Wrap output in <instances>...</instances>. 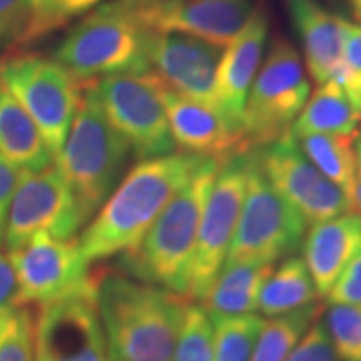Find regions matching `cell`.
<instances>
[{"label": "cell", "mask_w": 361, "mask_h": 361, "mask_svg": "<svg viewBox=\"0 0 361 361\" xmlns=\"http://www.w3.org/2000/svg\"><path fill=\"white\" fill-rule=\"evenodd\" d=\"M328 305H356L361 306V250L346 264L340 278L328 291Z\"/></svg>", "instance_id": "cell-34"}, {"label": "cell", "mask_w": 361, "mask_h": 361, "mask_svg": "<svg viewBox=\"0 0 361 361\" xmlns=\"http://www.w3.org/2000/svg\"><path fill=\"white\" fill-rule=\"evenodd\" d=\"M322 322L341 361H361V306L328 305Z\"/></svg>", "instance_id": "cell-29"}, {"label": "cell", "mask_w": 361, "mask_h": 361, "mask_svg": "<svg viewBox=\"0 0 361 361\" xmlns=\"http://www.w3.org/2000/svg\"><path fill=\"white\" fill-rule=\"evenodd\" d=\"M269 8L256 0L250 19L236 37L226 45L216 75L218 109L233 124L243 129V111L268 45Z\"/></svg>", "instance_id": "cell-18"}, {"label": "cell", "mask_w": 361, "mask_h": 361, "mask_svg": "<svg viewBox=\"0 0 361 361\" xmlns=\"http://www.w3.org/2000/svg\"><path fill=\"white\" fill-rule=\"evenodd\" d=\"M129 154V144L104 114L94 80L84 82L69 135L56 162L85 221L121 183Z\"/></svg>", "instance_id": "cell-4"}, {"label": "cell", "mask_w": 361, "mask_h": 361, "mask_svg": "<svg viewBox=\"0 0 361 361\" xmlns=\"http://www.w3.org/2000/svg\"><path fill=\"white\" fill-rule=\"evenodd\" d=\"M355 149H356V156H358V162H361V133L358 134L355 141Z\"/></svg>", "instance_id": "cell-40"}, {"label": "cell", "mask_w": 361, "mask_h": 361, "mask_svg": "<svg viewBox=\"0 0 361 361\" xmlns=\"http://www.w3.org/2000/svg\"><path fill=\"white\" fill-rule=\"evenodd\" d=\"M256 0H139L146 30L180 32L226 47L250 19Z\"/></svg>", "instance_id": "cell-16"}, {"label": "cell", "mask_w": 361, "mask_h": 361, "mask_svg": "<svg viewBox=\"0 0 361 361\" xmlns=\"http://www.w3.org/2000/svg\"><path fill=\"white\" fill-rule=\"evenodd\" d=\"M206 159L174 151L133 166L80 234L79 246L85 261L97 263L134 251Z\"/></svg>", "instance_id": "cell-1"}, {"label": "cell", "mask_w": 361, "mask_h": 361, "mask_svg": "<svg viewBox=\"0 0 361 361\" xmlns=\"http://www.w3.org/2000/svg\"><path fill=\"white\" fill-rule=\"evenodd\" d=\"M219 164L207 157L164 207L139 246L121 256L126 274L188 298L189 268L201 216Z\"/></svg>", "instance_id": "cell-3"}, {"label": "cell", "mask_w": 361, "mask_h": 361, "mask_svg": "<svg viewBox=\"0 0 361 361\" xmlns=\"http://www.w3.org/2000/svg\"><path fill=\"white\" fill-rule=\"evenodd\" d=\"M87 223L57 166L42 171H20L8 207L4 243L7 252L20 250L37 233L74 239Z\"/></svg>", "instance_id": "cell-12"}, {"label": "cell", "mask_w": 361, "mask_h": 361, "mask_svg": "<svg viewBox=\"0 0 361 361\" xmlns=\"http://www.w3.org/2000/svg\"><path fill=\"white\" fill-rule=\"evenodd\" d=\"M102 2L106 0H35L34 20L27 45L61 29L75 17L84 16L101 6Z\"/></svg>", "instance_id": "cell-31"}, {"label": "cell", "mask_w": 361, "mask_h": 361, "mask_svg": "<svg viewBox=\"0 0 361 361\" xmlns=\"http://www.w3.org/2000/svg\"><path fill=\"white\" fill-rule=\"evenodd\" d=\"M35 12V0H0V51L25 47Z\"/></svg>", "instance_id": "cell-32"}, {"label": "cell", "mask_w": 361, "mask_h": 361, "mask_svg": "<svg viewBox=\"0 0 361 361\" xmlns=\"http://www.w3.org/2000/svg\"><path fill=\"white\" fill-rule=\"evenodd\" d=\"M273 268L274 264L226 263L201 305L209 316L255 313Z\"/></svg>", "instance_id": "cell-22"}, {"label": "cell", "mask_w": 361, "mask_h": 361, "mask_svg": "<svg viewBox=\"0 0 361 361\" xmlns=\"http://www.w3.org/2000/svg\"><path fill=\"white\" fill-rule=\"evenodd\" d=\"M322 313L323 306L316 301L288 314L269 318L261 329L250 361H284Z\"/></svg>", "instance_id": "cell-26"}, {"label": "cell", "mask_w": 361, "mask_h": 361, "mask_svg": "<svg viewBox=\"0 0 361 361\" xmlns=\"http://www.w3.org/2000/svg\"><path fill=\"white\" fill-rule=\"evenodd\" d=\"M0 154L20 171H42L54 156L32 117L0 85Z\"/></svg>", "instance_id": "cell-21"}, {"label": "cell", "mask_w": 361, "mask_h": 361, "mask_svg": "<svg viewBox=\"0 0 361 361\" xmlns=\"http://www.w3.org/2000/svg\"><path fill=\"white\" fill-rule=\"evenodd\" d=\"M250 164L251 151L228 157L219 164L202 211L189 268L188 298L196 303L204 300L228 258L245 202Z\"/></svg>", "instance_id": "cell-9"}, {"label": "cell", "mask_w": 361, "mask_h": 361, "mask_svg": "<svg viewBox=\"0 0 361 361\" xmlns=\"http://www.w3.org/2000/svg\"><path fill=\"white\" fill-rule=\"evenodd\" d=\"M223 49L180 32L147 30L144 39L147 72L179 96L216 109V75Z\"/></svg>", "instance_id": "cell-14"}, {"label": "cell", "mask_w": 361, "mask_h": 361, "mask_svg": "<svg viewBox=\"0 0 361 361\" xmlns=\"http://www.w3.org/2000/svg\"><path fill=\"white\" fill-rule=\"evenodd\" d=\"M311 96L308 72L290 40L276 37L264 57L243 111V130L251 147L290 133Z\"/></svg>", "instance_id": "cell-8"}, {"label": "cell", "mask_w": 361, "mask_h": 361, "mask_svg": "<svg viewBox=\"0 0 361 361\" xmlns=\"http://www.w3.org/2000/svg\"><path fill=\"white\" fill-rule=\"evenodd\" d=\"M17 293V276L12 261L0 252V310L13 308Z\"/></svg>", "instance_id": "cell-37"}, {"label": "cell", "mask_w": 361, "mask_h": 361, "mask_svg": "<svg viewBox=\"0 0 361 361\" xmlns=\"http://www.w3.org/2000/svg\"><path fill=\"white\" fill-rule=\"evenodd\" d=\"M306 231V219L266 179L251 151L245 202L226 263L276 264L303 246Z\"/></svg>", "instance_id": "cell-7"}, {"label": "cell", "mask_w": 361, "mask_h": 361, "mask_svg": "<svg viewBox=\"0 0 361 361\" xmlns=\"http://www.w3.org/2000/svg\"><path fill=\"white\" fill-rule=\"evenodd\" d=\"M214 361H250L266 319L261 314L211 316Z\"/></svg>", "instance_id": "cell-27"}, {"label": "cell", "mask_w": 361, "mask_h": 361, "mask_svg": "<svg viewBox=\"0 0 361 361\" xmlns=\"http://www.w3.org/2000/svg\"><path fill=\"white\" fill-rule=\"evenodd\" d=\"M318 291L303 258L288 256L273 268L261 290L258 311L263 318H276L313 305Z\"/></svg>", "instance_id": "cell-24"}, {"label": "cell", "mask_w": 361, "mask_h": 361, "mask_svg": "<svg viewBox=\"0 0 361 361\" xmlns=\"http://www.w3.org/2000/svg\"><path fill=\"white\" fill-rule=\"evenodd\" d=\"M104 114L139 161L176 151L159 80L146 74H114L94 80Z\"/></svg>", "instance_id": "cell-10"}, {"label": "cell", "mask_w": 361, "mask_h": 361, "mask_svg": "<svg viewBox=\"0 0 361 361\" xmlns=\"http://www.w3.org/2000/svg\"><path fill=\"white\" fill-rule=\"evenodd\" d=\"M305 54L306 72L316 84L346 74L343 59V17L333 13L319 0H284Z\"/></svg>", "instance_id": "cell-19"}, {"label": "cell", "mask_w": 361, "mask_h": 361, "mask_svg": "<svg viewBox=\"0 0 361 361\" xmlns=\"http://www.w3.org/2000/svg\"><path fill=\"white\" fill-rule=\"evenodd\" d=\"M96 303L116 361H171L191 300L129 274H101Z\"/></svg>", "instance_id": "cell-2"}, {"label": "cell", "mask_w": 361, "mask_h": 361, "mask_svg": "<svg viewBox=\"0 0 361 361\" xmlns=\"http://www.w3.org/2000/svg\"><path fill=\"white\" fill-rule=\"evenodd\" d=\"M0 85L32 117L57 159L69 135L84 82L56 59L17 52L0 59Z\"/></svg>", "instance_id": "cell-6"}, {"label": "cell", "mask_w": 361, "mask_h": 361, "mask_svg": "<svg viewBox=\"0 0 361 361\" xmlns=\"http://www.w3.org/2000/svg\"><path fill=\"white\" fill-rule=\"evenodd\" d=\"M8 310H11V308H7V310H0V328H2L4 322H6V318H7V314H8Z\"/></svg>", "instance_id": "cell-41"}, {"label": "cell", "mask_w": 361, "mask_h": 361, "mask_svg": "<svg viewBox=\"0 0 361 361\" xmlns=\"http://www.w3.org/2000/svg\"><path fill=\"white\" fill-rule=\"evenodd\" d=\"M251 151L266 179L308 224L353 211L350 197L319 173L303 154L291 133Z\"/></svg>", "instance_id": "cell-13"}, {"label": "cell", "mask_w": 361, "mask_h": 361, "mask_svg": "<svg viewBox=\"0 0 361 361\" xmlns=\"http://www.w3.org/2000/svg\"><path fill=\"white\" fill-rule=\"evenodd\" d=\"M174 146L180 152L223 162L251 151L245 130L233 124L216 107L183 97L159 82Z\"/></svg>", "instance_id": "cell-17"}, {"label": "cell", "mask_w": 361, "mask_h": 361, "mask_svg": "<svg viewBox=\"0 0 361 361\" xmlns=\"http://www.w3.org/2000/svg\"><path fill=\"white\" fill-rule=\"evenodd\" d=\"M35 319L30 308H11L0 328V361H34Z\"/></svg>", "instance_id": "cell-30"}, {"label": "cell", "mask_w": 361, "mask_h": 361, "mask_svg": "<svg viewBox=\"0 0 361 361\" xmlns=\"http://www.w3.org/2000/svg\"><path fill=\"white\" fill-rule=\"evenodd\" d=\"M284 361H341L319 316Z\"/></svg>", "instance_id": "cell-33"}, {"label": "cell", "mask_w": 361, "mask_h": 361, "mask_svg": "<svg viewBox=\"0 0 361 361\" xmlns=\"http://www.w3.org/2000/svg\"><path fill=\"white\" fill-rule=\"evenodd\" d=\"M111 361H116V360H111Z\"/></svg>", "instance_id": "cell-42"}, {"label": "cell", "mask_w": 361, "mask_h": 361, "mask_svg": "<svg viewBox=\"0 0 361 361\" xmlns=\"http://www.w3.org/2000/svg\"><path fill=\"white\" fill-rule=\"evenodd\" d=\"M343 59L350 72L361 75V25L343 17Z\"/></svg>", "instance_id": "cell-36"}, {"label": "cell", "mask_w": 361, "mask_h": 361, "mask_svg": "<svg viewBox=\"0 0 361 361\" xmlns=\"http://www.w3.org/2000/svg\"><path fill=\"white\" fill-rule=\"evenodd\" d=\"M96 291L40 306L35 319L34 361H107Z\"/></svg>", "instance_id": "cell-15"}, {"label": "cell", "mask_w": 361, "mask_h": 361, "mask_svg": "<svg viewBox=\"0 0 361 361\" xmlns=\"http://www.w3.org/2000/svg\"><path fill=\"white\" fill-rule=\"evenodd\" d=\"M341 2L348 8L356 24L361 25V0H341Z\"/></svg>", "instance_id": "cell-39"}, {"label": "cell", "mask_w": 361, "mask_h": 361, "mask_svg": "<svg viewBox=\"0 0 361 361\" xmlns=\"http://www.w3.org/2000/svg\"><path fill=\"white\" fill-rule=\"evenodd\" d=\"M303 261L318 296L324 298L361 250V214L356 211L314 223L303 239Z\"/></svg>", "instance_id": "cell-20"}, {"label": "cell", "mask_w": 361, "mask_h": 361, "mask_svg": "<svg viewBox=\"0 0 361 361\" xmlns=\"http://www.w3.org/2000/svg\"><path fill=\"white\" fill-rule=\"evenodd\" d=\"M146 32L139 0H107L72 27L54 59L80 82L114 74H146Z\"/></svg>", "instance_id": "cell-5"}, {"label": "cell", "mask_w": 361, "mask_h": 361, "mask_svg": "<svg viewBox=\"0 0 361 361\" xmlns=\"http://www.w3.org/2000/svg\"><path fill=\"white\" fill-rule=\"evenodd\" d=\"M351 206H353V211L361 214V162H358V171H356L353 194H351Z\"/></svg>", "instance_id": "cell-38"}, {"label": "cell", "mask_w": 361, "mask_h": 361, "mask_svg": "<svg viewBox=\"0 0 361 361\" xmlns=\"http://www.w3.org/2000/svg\"><path fill=\"white\" fill-rule=\"evenodd\" d=\"M171 361H214L213 322L201 303L188 305Z\"/></svg>", "instance_id": "cell-28"}, {"label": "cell", "mask_w": 361, "mask_h": 361, "mask_svg": "<svg viewBox=\"0 0 361 361\" xmlns=\"http://www.w3.org/2000/svg\"><path fill=\"white\" fill-rule=\"evenodd\" d=\"M356 137L338 134H305L295 137L303 154L319 169V173L335 183L350 201L358 171Z\"/></svg>", "instance_id": "cell-25"}, {"label": "cell", "mask_w": 361, "mask_h": 361, "mask_svg": "<svg viewBox=\"0 0 361 361\" xmlns=\"http://www.w3.org/2000/svg\"><path fill=\"white\" fill-rule=\"evenodd\" d=\"M7 256L17 276L13 308L44 306L97 290L101 274L90 273L78 238L59 239L37 233Z\"/></svg>", "instance_id": "cell-11"}, {"label": "cell", "mask_w": 361, "mask_h": 361, "mask_svg": "<svg viewBox=\"0 0 361 361\" xmlns=\"http://www.w3.org/2000/svg\"><path fill=\"white\" fill-rule=\"evenodd\" d=\"M17 180H19V173L16 166H12L0 154V245L4 243L8 207H11L13 191L17 188Z\"/></svg>", "instance_id": "cell-35"}, {"label": "cell", "mask_w": 361, "mask_h": 361, "mask_svg": "<svg viewBox=\"0 0 361 361\" xmlns=\"http://www.w3.org/2000/svg\"><path fill=\"white\" fill-rule=\"evenodd\" d=\"M361 112L351 102L345 89L335 80L318 84L311 92L303 111L293 123L290 133L298 137L305 134L358 135Z\"/></svg>", "instance_id": "cell-23"}]
</instances>
